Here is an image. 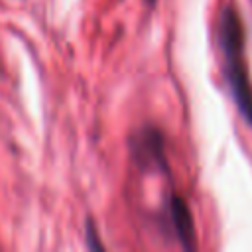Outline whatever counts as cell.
Here are the masks:
<instances>
[{"mask_svg": "<svg viewBox=\"0 0 252 252\" xmlns=\"http://www.w3.org/2000/svg\"><path fill=\"white\" fill-rule=\"evenodd\" d=\"M219 41L226 61V83L230 87L232 100L238 106L240 116L252 126V85L242 59L244 49V26L234 8H224L219 18Z\"/></svg>", "mask_w": 252, "mask_h": 252, "instance_id": "6da1fadb", "label": "cell"}, {"mask_svg": "<svg viewBox=\"0 0 252 252\" xmlns=\"http://www.w3.org/2000/svg\"><path fill=\"white\" fill-rule=\"evenodd\" d=\"M130 156L140 169L150 171H167L165 161V144L163 136L154 126H144L128 140Z\"/></svg>", "mask_w": 252, "mask_h": 252, "instance_id": "7a4b0ae2", "label": "cell"}, {"mask_svg": "<svg viewBox=\"0 0 252 252\" xmlns=\"http://www.w3.org/2000/svg\"><path fill=\"white\" fill-rule=\"evenodd\" d=\"M146 2H148V4H154V2H156V0H146Z\"/></svg>", "mask_w": 252, "mask_h": 252, "instance_id": "5b68a950", "label": "cell"}, {"mask_svg": "<svg viewBox=\"0 0 252 252\" xmlns=\"http://www.w3.org/2000/svg\"><path fill=\"white\" fill-rule=\"evenodd\" d=\"M167 213H169V222H171V228H173L179 244L185 250H193L197 246L195 224H193V217H191V211H189L185 199H181L179 195H171L167 201Z\"/></svg>", "mask_w": 252, "mask_h": 252, "instance_id": "3957f363", "label": "cell"}, {"mask_svg": "<svg viewBox=\"0 0 252 252\" xmlns=\"http://www.w3.org/2000/svg\"><path fill=\"white\" fill-rule=\"evenodd\" d=\"M85 232H87V244H89V248H93V250H100V248H102V244H100V240H98L96 226H94L93 222H87Z\"/></svg>", "mask_w": 252, "mask_h": 252, "instance_id": "277c9868", "label": "cell"}]
</instances>
